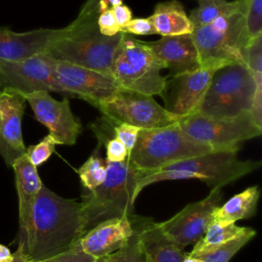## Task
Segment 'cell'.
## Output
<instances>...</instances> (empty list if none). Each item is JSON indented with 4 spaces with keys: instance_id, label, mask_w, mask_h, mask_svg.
Instances as JSON below:
<instances>
[{
    "instance_id": "d590c367",
    "label": "cell",
    "mask_w": 262,
    "mask_h": 262,
    "mask_svg": "<svg viewBox=\"0 0 262 262\" xmlns=\"http://www.w3.org/2000/svg\"><path fill=\"white\" fill-rule=\"evenodd\" d=\"M105 150H106V162L120 163L124 162L128 158V150L126 146L116 137L108 138L105 141Z\"/></svg>"
},
{
    "instance_id": "7a4b0ae2",
    "label": "cell",
    "mask_w": 262,
    "mask_h": 262,
    "mask_svg": "<svg viewBox=\"0 0 262 262\" xmlns=\"http://www.w3.org/2000/svg\"><path fill=\"white\" fill-rule=\"evenodd\" d=\"M237 151L233 149L212 150L141 176L137 184L136 196L147 185L166 180L198 179L205 182L211 189L222 188L261 167V161L241 160Z\"/></svg>"
},
{
    "instance_id": "f35d334b",
    "label": "cell",
    "mask_w": 262,
    "mask_h": 262,
    "mask_svg": "<svg viewBox=\"0 0 262 262\" xmlns=\"http://www.w3.org/2000/svg\"><path fill=\"white\" fill-rule=\"evenodd\" d=\"M0 155L5 161L7 166H12V163L20 156H18L16 152H14L1 138H0Z\"/></svg>"
},
{
    "instance_id": "ffe728a7",
    "label": "cell",
    "mask_w": 262,
    "mask_h": 262,
    "mask_svg": "<svg viewBox=\"0 0 262 262\" xmlns=\"http://www.w3.org/2000/svg\"><path fill=\"white\" fill-rule=\"evenodd\" d=\"M15 175V185L18 196L19 229L23 237L30 226L33 207L36 198L43 185L37 168L29 161L26 152L18 157L12 166Z\"/></svg>"
},
{
    "instance_id": "7c38bea8",
    "label": "cell",
    "mask_w": 262,
    "mask_h": 262,
    "mask_svg": "<svg viewBox=\"0 0 262 262\" xmlns=\"http://www.w3.org/2000/svg\"><path fill=\"white\" fill-rule=\"evenodd\" d=\"M221 188H213L203 200L188 204L170 219L157 223L162 232L180 248L195 244L213 222L216 209L221 205Z\"/></svg>"
},
{
    "instance_id": "8992f818",
    "label": "cell",
    "mask_w": 262,
    "mask_h": 262,
    "mask_svg": "<svg viewBox=\"0 0 262 262\" xmlns=\"http://www.w3.org/2000/svg\"><path fill=\"white\" fill-rule=\"evenodd\" d=\"M257 85L245 63L233 62L218 68L209 83L195 114L216 119H230L250 113Z\"/></svg>"
},
{
    "instance_id": "ba28073f",
    "label": "cell",
    "mask_w": 262,
    "mask_h": 262,
    "mask_svg": "<svg viewBox=\"0 0 262 262\" xmlns=\"http://www.w3.org/2000/svg\"><path fill=\"white\" fill-rule=\"evenodd\" d=\"M202 67L218 69L233 63H244L245 48L250 42L243 12L217 18L213 23L192 30Z\"/></svg>"
},
{
    "instance_id": "f546056e",
    "label": "cell",
    "mask_w": 262,
    "mask_h": 262,
    "mask_svg": "<svg viewBox=\"0 0 262 262\" xmlns=\"http://www.w3.org/2000/svg\"><path fill=\"white\" fill-rule=\"evenodd\" d=\"M243 15L249 40L262 35V0H245Z\"/></svg>"
},
{
    "instance_id": "60d3db41",
    "label": "cell",
    "mask_w": 262,
    "mask_h": 262,
    "mask_svg": "<svg viewBox=\"0 0 262 262\" xmlns=\"http://www.w3.org/2000/svg\"><path fill=\"white\" fill-rule=\"evenodd\" d=\"M13 260V253L10 252V250L0 244V262H11Z\"/></svg>"
},
{
    "instance_id": "5bb4252c",
    "label": "cell",
    "mask_w": 262,
    "mask_h": 262,
    "mask_svg": "<svg viewBox=\"0 0 262 262\" xmlns=\"http://www.w3.org/2000/svg\"><path fill=\"white\" fill-rule=\"evenodd\" d=\"M38 122L43 124L57 144L74 145L82 132V123L71 110L68 97L53 98L48 91L24 95Z\"/></svg>"
},
{
    "instance_id": "277c9868",
    "label": "cell",
    "mask_w": 262,
    "mask_h": 262,
    "mask_svg": "<svg viewBox=\"0 0 262 262\" xmlns=\"http://www.w3.org/2000/svg\"><path fill=\"white\" fill-rule=\"evenodd\" d=\"M212 150L216 149L189 137L176 122L165 127L140 129L127 161L144 176Z\"/></svg>"
},
{
    "instance_id": "4316f807",
    "label": "cell",
    "mask_w": 262,
    "mask_h": 262,
    "mask_svg": "<svg viewBox=\"0 0 262 262\" xmlns=\"http://www.w3.org/2000/svg\"><path fill=\"white\" fill-rule=\"evenodd\" d=\"M82 185L89 191L99 186L106 176L105 160H102L97 151L93 152L78 169Z\"/></svg>"
},
{
    "instance_id": "f1b7e54d",
    "label": "cell",
    "mask_w": 262,
    "mask_h": 262,
    "mask_svg": "<svg viewBox=\"0 0 262 262\" xmlns=\"http://www.w3.org/2000/svg\"><path fill=\"white\" fill-rule=\"evenodd\" d=\"M244 63L254 77L257 85H262V35L252 39L245 48Z\"/></svg>"
},
{
    "instance_id": "52a82bcc",
    "label": "cell",
    "mask_w": 262,
    "mask_h": 262,
    "mask_svg": "<svg viewBox=\"0 0 262 262\" xmlns=\"http://www.w3.org/2000/svg\"><path fill=\"white\" fill-rule=\"evenodd\" d=\"M165 64L154 54L145 42L125 34L111 68V74L122 89L145 95H160L166 78L161 71Z\"/></svg>"
},
{
    "instance_id": "8d00e7d4",
    "label": "cell",
    "mask_w": 262,
    "mask_h": 262,
    "mask_svg": "<svg viewBox=\"0 0 262 262\" xmlns=\"http://www.w3.org/2000/svg\"><path fill=\"white\" fill-rule=\"evenodd\" d=\"M111 10L120 28V31L132 19V11L127 5L121 4L115 7H111Z\"/></svg>"
},
{
    "instance_id": "5b68a950",
    "label": "cell",
    "mask_w": 262,
    "mask_h": 262,
    "mask_svg": "<svg viewBox=\"0 0 262 262\" xmlns=\"http://www.w3.org/2000/svg\"><path fill=\"white\" fill-rule=\"evenodd\" d=\"M96 18L73 20L67 26V32L46 53L56 60L111 74L115 53L125 33L119 32L112 37L104 36L98 30Z\"/></svg>"
},
{
    "instance_id": "d6986e66",
    "label": "cell",
    "mask_w": 262,
    "mask_h": 262,
    "mask_svg": "<svg viewBox=\"0 0 262 262\" xmlns=\"http://www.w3.org/2000/svg\"><path fill=\"white\" fill-rule=\"evenodd\" d=\"M27 100L12 89L0 90V138L18 156L26 152L23 138V116Z\"/></svg>"
},
{
    "instance_id": "ac0fdd59",
    "label": "cell",
    "mask_w": 262,
    "mask_h": 262,
    "mask_svg": "<svg viewBox=\"0 0 262 262\" xmlns=\"http://www.w3.org/2000/svg\"><path fill=\"white\" fill-rule=\"evenodd\" d=\"M154 54L165 64L169 77L196 71L202 68L198 49L191 34L161 37L145 42Z\"/></svg>"
},
{
    "instance_id": "4dcf8cb0",
    "label": "cell",
    "mask_w": 262,
    "mask_h": 262,
    "mask_svg": "<svg viewBox=\"0 0 262 262\" xmlns=\"http://www.w3.org/2000/svg\"><path fill=\"white\" fill-rule=\"evenodd\" d=\"M57 145L54 138L47 134L43 137L37 144L30 145L26 148V156L28 157L29 161L37 168L44 164L54 152L55 146Z\"/></svg>"
},
{
    "instance_id": "d6a6232c",
    "label": "cell",
    "mask_w": 262,
    "mask_h": 262,
    "mask_svg": "<svg viewBox=\"0 0 262 262\" xmlns=\"http://www.w3.org/2000/svg\"><path fill=\"white\" fill-rule=\"evenodd\" d=\"M121 32L136 36H147L156 34L155 28L149 16L132 18L124 28H122Z\"/></svg>"
},
{
    "instance_id": "7402d4cb",
    "label": "cell",
    "mask_w": 262,
    "mask_h": 262,
    "mask_svg": "<svg viewBox=\"0 0 262 262\" xmlns=\"http://www.w3.org/2000/svg\"><path fill=\"white\" fill-rule=\"evenodd\" d=\"M149 17L156 34L162 37L191 34L193 30L182 3L178 0L158 3Z\"/></svg>"
},
{
    "instance_id": "4fadbf2b",
    "label": "cell",
    "mask_w": 262,
    "mask_h": 262,
    "mask_svg": "<svg viewBox=\"0 0 262 262\" xmlns=\"http://www.w3.org/2000/svg\"><path fill=\"white\" fill-rule=\"evenodd\" d=\"M55 61L49 54L41 53L18 61L0 62V90L12 89L23 95L36 91L59 93Z\"/></svg>"
},
{
    "instance_id": "836d02e7",
    "label": "cell",
    "mask_w": 262,
    "mask_h": 262,
    "mask_svg": "<svg viewBox=\"0 0 262 262\" xmlns=\"http://www.w3.org/2000/svg\"><path fill=\"white\" fill-rule=\"evenodd\" d=\"M96 24L99 32L104 36L112 37L121 32L111 8H106L97 14Z\"/></svg>"
},
{
    "instance_id": "3957f363",
    "label": "cell",
    "mask_w": 262,
    "mask_h": 262,
    "mask_svg": "<svg viewBox=\"0 0 262 262\" xmlns=\"http://www.w3.org/2000/svg\"><path fill=\"white\" fill-rule=\"evenodd\" d=\"M103 182L82 195V215L85 233L97 224L113 218L134 213L136 188L141 177L127 160L120 163L106 162ZM84 233V234H85Z\"/></svg>"
},
{
    "instance_id": "1f68e13d",
    "label": "cell",
    "mask_w": 262,
    "mask_h": 262,
    "mask_svg": "<svg viewBox=\"0 0 262 262\" xmlns=\"http://www.w3.org/2000/svg\"><path fill=\"white\" fill-rule=\"evenodd\" d=\"M139 131L140 128L125 123L114 125V137L119 139L126 146L128 152L134 147Z\"/></svg>"
},
{
    "instance_id": "e575fe53",
    "label": "cell",
    "mask_w": 262,
    "mask_h": 262,
    "mask_svg": "<svg viewBox=\"0 0 262 262\" xmlns=\"http://www.w3.org/2000/svg\"><path fill=\"white\" fill-rule=\"evenodd\" d=\"M95 257L76 248H71L61 254L38 262H95Z\"/></svg>"
},
{
    "instance_id": "603a6c76",
    "label": "cell",
    "mask_w": 262,
    "mask_h": 262,
    "mask_svg": "<svg viewBox=\"0 0 262 262\" xmlns=\"http://www.w3.org/2000/svg\"><path fill=\"white\" fill-rule=\"evenodd\" d=\"M260 190L257 185L250 186L242 192L234 194L216 209L213 222L227 225L253 217L256 214Z\"/></svg>"
},
{
    "instance_id": "30bf717a",
    "label": "cell",
    "mask_w": 262,
    "mask_h": 262,
    "mask_svg": "<svg viewBox=\"0 0 262 262\" xmlns=\"http://www.w3.org/2000/svg\"><path fill=\"white\" fill-rule=\"evenodd\" d=\"M112 125L129 124L140 129L165 127L178 121L150 95L120 89L96 106Z\"/></svg>"
},
{
    "instance_id": "44dd1931",
    "label": "cell",
    "mask_w": 262,
    "mask_h": 262,
    "mask_svg": "<svg viewBox=\"0 0 262 262\" xmlns=\"http://www.w3.org/2000/svg\"><path fill=\"white\" fill-rule=\"evenodd\" d=\"M139 237L146 262H183L187 253L170 241L157 222L146 218L139 230Z\"/></svg>"
},
{
    "instance_id": "6da1fadb",
    "label": "cell",
    "mask_w": 262,
    "mask_h": 262,
    "mask_svg": "<svg viewBox=\"0 0 262 262\" xmlns=\"http://www.w3.org/2000/svg\"><path fill=\"white\" fill-rule=\"evenodd\" d=\"M84 233L81 203L64 199L43 184L33 207L29 229L19 243L29 259L38 262L70 250Z\"/></svg>"
},
{
    "instance_id": "cb8c5ba5",
    "label": "cell",
    "mask_w": 262,
    "mask_h": 262,
    "mask_svg": "<svg viewBox=\"0 0 262 262\" xmlns=\"http://www.w3.org/2000/svg\"><path fill=\"white\" fill-rule=\"evenodd\" d=\"M198 6L188 15L192 29L207 26L217 18L243 12L245 0H195Z\"/></svg>"
},
{
    "instance_id": "83f0119b",
    "label": "cell",
    "mask_w": 262,
    "mask_h": 262,
    "mask_svg": "<svg viewBox=\"0 0 262 262\" xmlns=\"http://www.w3.org/2000/svg\"><path fill=\"white\" fill-rule=\"evenodd\" d=\"M139 230L132 236L125 247L111 254L96 258L95 262H146L145 254L139 237Z\"/></svg>"
},
{
    "instance_id": "9c48e42d",
    "label": "cell",
    "mask_w": 262,
    "mask_h": 262,
    "mask_svg": "<svg viewBox=\"0 0 262 262\" xmlns=\"http://www.w3.org/2000/svg\"><path fill=\"white\" fill-rule=\"evenodd\" d=\"M177 124L189 137L216 150H238L242 142L258 137L262 133V128L256 125L250 113L230 119L193 114L178 120Z\"/></svg>"
},
{
    "instance_id": "74e56055",
    "label": "cell",
    "mask_w": 262,
    "mask_h": 262,
    "mask_svg": "<svg viewBox=\"0 0 262 262\" xmlns=\"http://www.w3.org/2000/svg\"><path fill=\"white\" fill-rule=\"evenodd\" d=\"M98 2L99 0H86L83 6L81 7L78 16L74 19V21H82V20L97 17Z\"/></svg>"
},
{
    "instance_id": "e0dca14e",
    "label": "cell",
    "mask_w": 262,
    "mask_h": 262,
    "mask_svg": "<svg viewBox=\"0 0 262 262\" xmlns=\"http://www.w3.org/2000/svg\"><path fill=\"white\" fill-rule=\"evenodd\" d=\"M67 32L61 29H35L17 33L0 27V62L23 60L46 53L50 46Z\"/></svg>"
},
{
    "instance_id": "8fae6325",
    "label": "cell",
    "mask_w": 262,
    "mask_h": 262,
    "mask_svg": "<svg viewBox=\"0 0 262 262\" xmlns=\"http://www.w3.org/2000/svg\"><path fill=\"white\" fill-rule=\"evenodd\" d=\"M54 73L60 94L64 97L83 99L94 106L108 99L121 89L111 74L61 60L55 61Z\"/></svg>"
},
{
    "instance_id": "ab89813d",
    "label": "cell",
    "mask_w": 262,
    "mask_h": 262,
    "mask_svg": "<svg viewBox=\"0 0 262 262\" xmlns=\"http://www.w3.org/2000/svg\"><path fill=\"white\" fill-rule=\"evenodd\" d=\"M11 262H32L27 256L21 243H19L16 251L13 253V260Z\"/></svg>"
},
{
    "instance_id": "d4e9b609",
    "label": "cell",
    "mask_w": 262,
    "mask_h": 262,
    "mask_svg": "<svg viewBox=\"0 0 262 262\" xmlns=\"http://www.w3.org/2000/svg\"><path fill=\"white\" fill-rule=\"evenodd\" d=\"M255 235L256 231L253 228L246 227L239 235L222 245L203 250L195 254H187L199 258L204 262H228Z\"/></svg>"
},
{
    "instance_id": "9a60e30c",
    "label": "cell",
    "mask_w": 262,
    "mask_h": 262,
    "mask_svg": "<svg viewBox=\"0 0 262 262\" xmlns=\"http://www.w3.org/2000/svg\"><path fill=\"white\" fill-rule=\"evenodd\" d=\"M216 70L202 67L196 71L166 79L160 93L165 110L178 120L195 114Z\"/></svg>"
},
{
    "instance_id": "2e32d148",
    "label": "cell",
    "mask_w": 262,
    "mask_h": 262,
    "mask_svg": "<svg viewBox=\"0 0 262 262\" xmlns=\"http://www.w3.org/2000/svg\"><path fill=\"white\" fill-rule=\"evenodd\" d=\"M145 219L133 213L105 220L87 231L73 248L95 258L111 254L125 247Z\"/></svg>"
},
{
    "instance_id": "484cf974",
    "label": "cell",
    "mask_w": 262,
    "mask_h": 262,
    "mask_svg": "<svg viewBox=\"0 0 262 262\" xmlns=\"http://www.w3.org/2000/svg\"><path fill=\"white\" fill-rule=\"evenodd\" d=\"M245 229L246 227L238 226L235 223L223 225L218 222H212L205 234L194 244L191 252L188 254H195L203 250L222 245L239 235Z\"/></svg>"
},
{
    "instance_id": "b9f144b4",
    "label": "cell",
    "mask_w": 262,
    "mask_h": 262,
    "mask_svg": "<svg viewBox=\"0 0 262 262\" xmlns=\"http://www.w3.org/2000/svg\"><path fill=\"white\" fill-rule=\"evenodd\" d=\"M183 262H204V261H202V260H201V259H199V258H195V257L189 256V255L187 254V255L185 256V258H184Z\"/></svg>"
}]
</instances>
